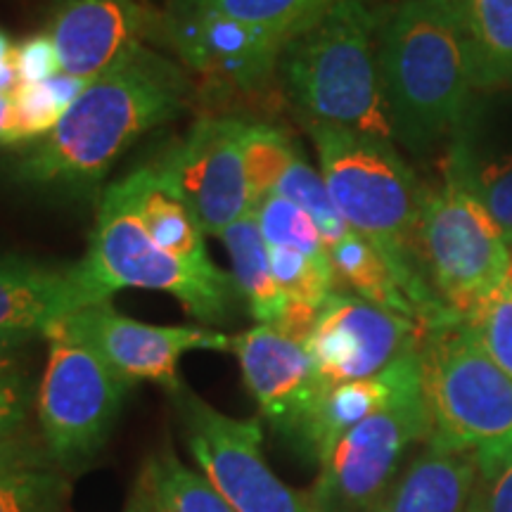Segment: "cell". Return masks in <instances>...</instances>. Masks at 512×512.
Segmentation results:
<instances>
[{
    "label": "cell",
    "mask_w": 512,
    "mask_h": 512,
    "mask_svg": "<svg viewBox=\"0 0 512 512\" xmlns=\"http://www.w3.org/2000/svg\"><path fill=\"white\" fill-rule=\"evenodd\" d=\"M472 60L475 88L512 86V0H453Z\"/></svg>",
    "instance_id": "24"
},
{
    "label": "cell",
    "mask_w": 512,
    "mask_h": 512,
    "mask_svg": "<svg viewBox=\"0 0 512 512\" xmlns=\"http://www.w3.org/2000/svg\"><path fill=\"white\" fill-rule=\"evenodd\" d=\"M15 67H17L19 83H41L60 72L57 50L46 31L27 38V41L17 43Z\"/></svg>",
    "instance_id": "35"
},
{
    "label": "cell",
    "mask_w": 512,
    "mask_h": 512,
    "mask_svg": "<svg viewBox=\"0 0 512 512\" xmlns=\"http://www.w3.org/2000/svg\"><path fill=\"white\" fill-rule=\"evenodd\" d=\"M479 197L501 228L505 245L512 247V150L475 166Z\"/></svg>",
    "instance_id": "32"
},
{
    "label": "cell",
    "mask_w": 512,
    "mask_h": 512,
    "mask_svg": "<svg viewBox=\"0 0 512 512\" xmlns=\"http://www.w3.org/2000/svg\"><path fill=\"white\" fill-rule=\"evenodd\" d=\"M366 0H335L287 38L278 69L309 121L392 140Z\"/></svg>",
    "instance_id": "4"
},
{
    "label": "cell",
    "mask_w": 512,
    "mask_h": 512,
    "mask_svg": "<svg viewBox=\"0 0 512 512\" xmlns=\"http://www.w3.org/2000/svg\"><path fill=\"white\" fill-rule=\"evenodd\" d=\"M15 43L0 29V93H12L19 86L15 67Z\"/></svg>",
    "instance_id": "37"
},
{
    "label": "cell",
    "mask_w": 512,
    "mask_h": 512,
    "mask_svg": "<svg viewBox=\"0 0 512 512\" xmlns=\"http://www.w3.org/2000/svg\"><path fill=\"white\" fill-rule=\"evenodd\" d=\"M81 264L107 297L124 287L166 292L202 325L228 323L238 297L233 275H202L164 252L147 235L121 181L102 197L91 249Z\"/></svg>",
    "instance_id": "8"
},
{
    "label": "cell",
    "mask_w": 512,
    "mask_h": 512,
    "mask_svg": "<svg viewBox=\"0 0 512 512\" xmlns=\"http://www.w3.org/2000/svg\"><path fill=\"white\" fill-rule=\"evenodd\" d=\"M328 254L330 264L335 268L337 283L351 287L358 297L368 299V302L382 306V309L394 311L399 313V316H406L418 323V313H415L406 292L401 290L392 266H389L387 261H384V256L377 252L366 238H361L356 230H351L347 238L330 245Z\"/></svg>",
    "instance_id": "25"
},
{
    "label": "cell",
    "mask_w": 512,
    "mask_h": 512,
    "mask_svg": "<svg viewBox=\"0 0 512 512\" xmlns=\"http://www.w3.org/2000/svg\"><path fill=\"white\" fill-rule=\"evenodd\" d=\"M88 86L91 79L64 72L41 83H19L12 91V119L5 145H34L46 138Z\"/></svg>",
    "instance_id": "26"
},
{
    "label": "cell",
    "mask_w": 512,
    "mask_h": 512,
    "mask_svg": "<svg viewBox=\"0 0 512 512\" xmlns=\"http://www.w3.org/2000/svg\"><path fill=\"white\" fill-rule=\"evenodd\" d=\"M12 119V93H0V145H5Z\"/></svg>",
    "instance_id": "38"
},
{
    "label": "cell",
    "mask_w": 512,
    "mask_h": 512,
    "mask_svg": "<svg viewBox=\"0 0 512 512\" xmlns=\"http://www.w3.org/2000/svg\"><path fill=\"white\" fill-rule=\"evenodd\" d=\"M36 337L22 335H0V380L12 373H22L24 351Z\"/></svg>",
    "instance_id": "36"
},
{
    "label": "cell",
    "mask_w": 512,
    "mask_h": 512,
    "mask_svg": "<svg viewBox=\"0 0 512 512\" xmlns=\"http://www.w3.org/2000/svg\"><path fill=\"white\" fill-rule=\"evenodd\" d=\"M465 323L496 366L512 377V285L508 280Z\"/></svg>",
    "instance_id": "31"
},
{
    "label": "cell",
    "mask_w": 512,
    "mask_h": 512,
    "mask_svg": "<svg viewBox=\"0 0 512 512\" xmlns=\"http://www.w3.org/2000/svg\"><path fill=\"white\" fill-rule=\"evenodd\" d=\"M299 150L280 128L268 124H247L242 138V157H245V174L252 209L264 202L268 195H275V188L283 181Z\"/></svg>",
    "instance_id": "27"
},
{
    "label": "cell",
    "mask_w": 512,
    "mask_h": 512,
    "mask_svg": "<svg viewBox=\"0 0 512 512\" xmlns=\"http://www.w3.org/2000/svg\"><path fill=\"white\" fill-rule=\"evenodd\" d=\"M171 396L192 460L235 512H313L306 494L287 486L264 456L259 418H233L183 384Z\"/></svg>",
    "instance_id": "10"
},
{
    "label": "cell",
    "mask_w": 512,
    "mask_h": 512,
    "mask_svg": "<svg viewBox=\"0 0 512 512\" xmlns=\"http://www.w3.org/2000/svg\"><path fill=\"white\" fill-rule=\"evenodd\" d=\"M275 195L287 197V200L302 207L311 216L320 233H323L325 247L335 245V242L347 238L351 233L347 221L339 216L335 204H332L320 171L313 169L302 155H297L290 169H287L283 181L275 188Z\"/></svg>",
    "instance_id": "29"
},
{
    "label": "cell",
    "mask_w": 512,
    "mask_h": 512,
    "mask_svg": "<svg viewBox=\"0 0 512 512\" xmlns=\"http://www.w3.org/2000/svg\"><path fill=\"white\" fill-rule=\"evenodd\" d=\"M46 339L50 349L36 399L38 430L55 463L76 475L112 437L133 384L64 328V320Z\"/></svg>",
    "instance_id": "9"
},
{
    "label": "cell",
    "mask_w": 512,
    "mask_h": 512,
    "mask_svg": "<svg viewBox=\"0 0 512 512\" xmlns=\"http://www.w3.org/2000/svg\"><path fill=\"white\" fill-rule=\"evenodd\" d=\"M64 328L86 342L131 384H159L166 394L183 387L178 363L190 351H230L233 335L204 325H150L124 316L112 302H98L64 320Z\"/></svg>",
    "instance_id": "11"
},
{
    "label": "cell",
    "mask_w": 512,
    "mask_h": 512,
    "mask_svg": "<svg viewBox=\"0 0 512 512\" xmlns=\"http://www.w3.org/2000/svg\"><path fill=\"white\" fill-rule=\"evenodd\" d=\"M508 283L512 285V264H510V271H508Z\"/></svg>",
    "instance_id": "39"
},
{
    "label": "cell",
    "mask_w": 512,
    "mask_h": 512,
    "mask_svg": "<svg viewBox=\"0 0 512 512\" xmlns=\"http://www.w3.org/2000/svg\"><path fill=\"white\" fill-rule=\"evenodd\" d=\"M169 36L190 69L230 88H254L278 69L287 38L278 31L240 22L197 0H178Z\"/></svg>",
    "instance_id": "14"
},
{
    "label": "cell",
    "mask_w": 512,
    "mask_h": 512,
    "mask_svg": "<svg viewBox=\"0 0 512 512\" xmlns=\"http://www.w3.org/2000/svg\"><path fill=\"white\" fill-rule=\"evenodd\" d=\"M477 460L472 512H512V451Z\"/></svg>",
    "instance_id": "33"
},
{
    "label": "cell",
    "mask_w": 512,
    "mask_h": 512,
    "mask_svg": "<svg viewBox=\"0 0 512 512\" xmlns=\"http://www.w3.org/2000/svg\"><path fill=\"white\" fill-rule=\"evenodd\" d=\"M247 121L204 117L157 166L188 200L204 233L219 235L242 216L252 214L242 138Z\"/></svg>",
    "instance_id": "12"
},
{
    "label": "cell",
    "mask_w": 512,
    "mask_h": 512,
    "mask_svg": "<svg viewBox=\"0 0 512 512\" xmlns=\"http://www.w3.org/2000/svg\"><path fill=\"white\" fill-rule=\"evenodd\" d=\"M98 302H112L79 264L50 268L0 259V335L46 337L50 328Z\"/></svg>",
    "instance_id": "17"
},
{
    "label": "cell",
    "mask_w": 512,
    "mask_h": 512,
    "mask_svg": "<svg viewBox=\"0 0 512 512\" xmlns=\"http://www.w3.org/2000/svg\"><path fill=\"white\" fill-rule=\"evenodd\" d=\"M309 133L332 204L392 266L422 330L456 320L422 275L418 226L425 188L411 166L384 138L320 121H309Z\"/></svg>",
    "instance_id": "2"
},
{
    "label": "cell",
    "mask_w": 512,
    "mask_h": 512,
    "mask_svg": "<svg viewBox=\"0 0 512 512\" xmlns=\"http://www.w3.org/2000/svg\"><path fill=\"white\" fill-rule=\"evenodd\" d=\"M420 373L434 444L475 458L512 451V377L486 354L465 320L422 330Z\"/></svg>",
    "instance_id": "6"
},
{
    "label": "cell",
    "mask_w": 512,
    "mask_h": 512,
    "mask_svg": "<svg viewBox=\"0 0 512 512\" xmlns=\"http://www.w3.org/2000/svg\"><path fill=\"white\" fill-rule=\"evenodd\" d=\"M420 337L422 328L415 320L358 294L335 292L318 311L304 347L325 387H335L382 373L418 347Z\"/></svg>",
    "instance_id": "13"
},
{
    "label": "cell",
    "mask_w": 512,
    "mask_h": 512,
    "mask_svg": "<svg viewBox=\"0 0 512 512\" xmlns=\"http://www.w3.org/2000/svg\"><path fill=\"white\" fill-rule=\"evenodd\" d=\"M190 81L174 60L140 43L69 107L55 131L15 162L19 183L88 190L140 136L185 110Z\"/></svg>",
    "instance_id": "1"
},
{
    "label": "cell",
    "mask_w": 512,
    "mask_h": 512,
    "mask_svg": "<svg viewBox=\"0 0 512 512\" xmlns=\"http://www.w3.org/2000/svg\"><path fill=\"white\" fill-rule=\"evenodd\" d=\"M475 479V453L425 441L373 512H472Z\"/></svg>",
    "instance_id": "19"
},
{
    "label": "cell",
    "mask_w": 512,
    "mask_h": 512,
    "mask_svg": "<svg viewBox=\"0 0 512 512\" xmlns=\"http://www.w3.org/2000/svg\"><path fill=\"white\" fill-rule=\"evenodd\" d=\"M124 512H235L200 470H192L166 441L145 458Z\"/></svg>",
    "instance_id": "22"
},
{
    "label": "cell",
    "mask_w": 512,
    "mask_h": 512,
    "mask_svg": "<svg viewBox=\"0 0 512 512\" xmlns=\"http://www.w3.org/2000/svg\"><path fill=\"white\" fill-rule=\"evenodd\" d=\"M377 62L389 124L408 147H430L463 124L475 76L453 0H403Z\"/></svg>",
    "instance_id": "3"
},
{
    "label": "cell",
    "mask_w": 512,
    "mask_h": 512,
    "mask_svg": "<svg viewBox=\"0 0 512 512\" xmlns=\"http://www.w3.org/2000/svg\"><path fill=\"white\" fill-rule=\"evenodd\" d=\"M230 354L238 358L242 382L259 406L261 418L297 444L311 411L328 389L304 342L273 325L256 323L233 335Z\"/></svg>",
    "instance_id": "15"
},
{
    "label": "cell",
    "mask_w": 512,
    "mask_h": 512,
    "mask_svg": "<svg viewBox=\"0 0 512 512\" xmlns=\"http://www.w3.org/2000/svg\"><path fill=\"white\" fill-rule=\"evenodd\" d=\"M403 356L396 358L389 368L373 377L363 380H351L328 387L320 396L316 408H313L309 420H306L302 434H299L297 446L320 465L323 458L332 451V446L347 434L351 427L363 422L368 415L392 399L396 384L401 377Z\"/></svg>",
    "instance_id": "21"
},
{
    "label": "cell",
    "mask_w": 512,
    "mask_h": 512,
    "mask_svg": "<svg viewBox=\"0 0 512 512\" xmlns=\"http://www.w3.org/2000/svg\"><path fill=\"white\" fill-rule=\"evenodd\" d=\"M124 185L131 207L143 223L152 240L164 252L176 256L185 266L202 275H223L219 266L211 261L204 240V228L197 219L195 209L188 200L174 188L169 176L159 166H143L126 176Z\"/></svg>",
    "instance_id": "18"
},
{
    "label": "cell",
    "mask_w": 512,
    "mask_h": 512,
    "mask_svg": "<svg viewBox=\"0 0 512 512\" xmlns=\"http://www.w3.org/2000/svg\"><path fill=\"white\" fill-rule=\"evenodd\" d=\"M46 34L60 72L93 81L143 43L147 12L136 0H55Z\"/></svg>",
    "instance_id": "16"
},
{
    "label": "cell",
    "mask_w": 512,
    "mask_h": 512,
    "mask_svg": "<svg viewBox=\"0 0 512 512\" xmlns=\"http://www.w3.org/2000/svg\"><path fill=\"white\" fill-rule=\"evenodd\" d=\"M418 347L403 354L392 399L351 427L323 458L316 484L306 494L313 512H373L401 475L411 446L430 439Z\"/></svg>",
    "instance_id": "7"
},
{
    "label": "cell",
    "mask_w": 512,
    "mask_h": 512,
    "mask_svg": "<svg viewBox=\"0 0 512 512\" xmlns=\"http://www.w3.org/2000/svg\"><path fill=\"white\" fill-rule=\"evenodd\" d=\"M31 389L24 373H12L0 380V444L27 430Z\"/></svg>",
    "instance_id": "34"
},
{
    "label": "cell",
    "mask_w": 512,
    "mask_h": 512,
    "mask_svg": "<svg viewBox=\"0 0 512 512\" xmlns=\"http://www.w3.org/2000/svg\"><path fill=\"white\" fill-rule=\"evenodd\" d=\"M72 475L55 463L41 434L0 444V512H69Z\"/></svg>",
    "instance_id": "20"
},
{
    "label": "cell",
    "mask_w": 512,
    "mask_h": 512,
    "mask_svg": "<svg viewBox=\"0 0 512 512\" xmlns=\"http://www.w3.org/2000/svg\"><path fill=\"white\" fill-rule=\"evenodd\" d=\"M233 266V283L245 299L256 323L278 325L287 311V299L273 278L268 245L254 214L242 216L221 233Z\"/></svg>",
    "instance_id": "23"
},
{
    "label": "cell",
    "mask_w": 512,
    "mask_h": 512,
    "mask_svg": "<svg viewBox=\"0 0 512 512\" xmlns=\"http://www.w3.org/2000/svg\"><path fill=\"white\" fill-rule=\"evenodd\" d=\"M197 3L290 38L335 0H197Z\"/></svg>",
    "instance_id": "30"
},
{
    "label": "cell",
    "mask_w": 512,
    "mask_h": 512,
    "mask_svg": "<svg viewBox=\"0 0 512 512\" xmlns=\"http://www.w3.org/2000/svg\"><path fill=\"white\" fill-rule=\"evenodd\" d=\"M268 247L297 249L313 259H330L323 233L302 207L283 195H268L252 209Z\"/></svg>",
    "instance_id": "28"
},
{
    "label": "cell",
    "mask_w": 512,
    "mask_h": 512,
    "mask_svg": "<svg viewBox=\"0 0 512 512\" xmlns=\"http://www.w3.org/2000/svg\"><path fill=\"white\" fill-rule=\"evenodd\" d=\"M418 261L427 285L453 316L467 320L508 280L510 247L475 185L463 140L451 147L439 188H425Z\"/></svg>",
    "instance_id": "5"
}]
</instances>
